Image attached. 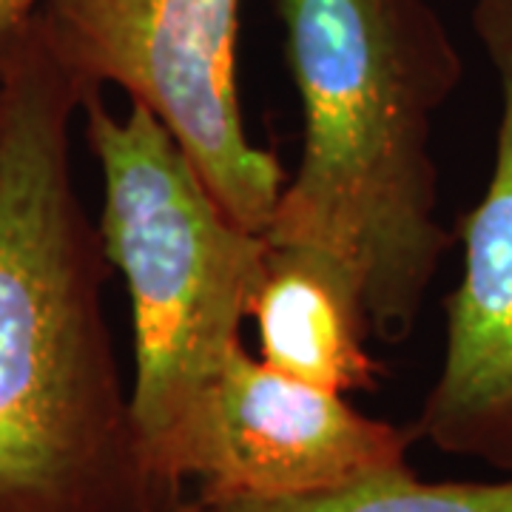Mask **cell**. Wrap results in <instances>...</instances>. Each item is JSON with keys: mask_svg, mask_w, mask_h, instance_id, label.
<instances>
[{"mask_svg": "<svg viewBox=\"0 0 512 512\" xmlns=\"http://www.w3.org/2000/svg\"><path fill=\"white\" fill-rule=\"evenodd\" d=\"M0 512H174L148 470L72 174L86 89L37 18L0 74Z\"/></svg>", "mask_w": 512, "mask_h": 512, "instance_id": "obj_1", "label": "cell"}, {"mask_svg": "<svg viewBox=\"0 0 512 512\" xmlns=\"http://www.w3.org/2000/svg\"><path fill=\"white\" fill-rule=\"evenodd\" d=\"M174 512H512L510 481H421L410 464L311 498H183Z\"/></svg>", "mask_w": 512, "mask_h": 512, "instance_id": "obj_8", "label": "cell"}, {"mask_svg": "<svg viewBox=\"0 0 512 512\" xmlns=\"http://www.w3.org/2000/svg\"><path fill=\"white\" fill-rule=\"evenodd\" d=\"M46 0H0V74L32 37Z\"/></svg>", "mask_w": 512, "mask_h": 512, "instance_id": "obj_9", "label": "cell"}, {"mask_svg": "<svg viewBox=\"0 0 512 512\" xmlns=\"http://www.w3.org/2000/svg\"><path fill=\"white\" fill-rule=\"evenodd\" d=\"M248 316L259 330V359L293 379L345 396L370 390L382 373L367 353L365 291L325 251L268 245Z\"/></svg>", "mask_w": 512, "mask_h": 512, "instance_id": "obj_7", "label": "cell"}, {"mask_svg": "<svg viewBox=\"0 0 512 512\" xmlns=\"http://www.w3.org/2000/svg\"><path fill=\"white\" fill-rule=\"evenodd\" d=\"M80 114L103 174L100 239L134 313L131 416L148 470L183 498V461L234 353L268 239L234 222L168 128L140 103L114 117L100 89Z\"/></svg>", "mask_w": 512, "mask_h": 512, "instance_id": "obj_3", "label": "cell"}, {"mask_svg": "<svg viewBox=\"0 0 512 512\" xmlns=\"http://www.w3.org/2000/svg\"><path fill=\"white\" fill-rule=\"evenodd\" d=\"M40 26L86 86H117L183 148L222 211L265 234L282 165L242 126L239 0H46Z\"/></svg>", "mask_w": 512, "mask_h": 512, "instance_id": "obj_4", "label": "cell"}, {"mask_svg": "<svg viewBox=\"0 0 512 512\" xmlns=\"http://www.w3.org/2000/svg\"><path fill=\"white\" fill-rule=\"evenodd\" d=\"M276 15L305 148L265 239L339 259L373 339L402 342L456 242L439 222L430 134L461 55L430 0H276Z\"/></svg>", "mask_w": 512, "mask_h": 512, "instance_id": "obj_2", "label": "cell"}, {"mask_svg": "<svg viewBox=\"0 0 512 512\" xmlns=\"http://www.w3.org/2000/svg\"><path fill=\"white\" fill-rule=\"evenodd\" d=\"M413 439L239 348L188 441L183 481L197 498H311L407 467Z\"/></svg>", "mask_w": 512, "mask_h": 512, "instance_id": "obj_6", "label": "cell"}, {"mask_svg": "<svg viewBox=\"0 0 512 512\" xmlns=\"http://www.w3.org/2000/svg\"><path fill=\"white\" fill-rule=\"evenodd\" d=\"M470 20L501 92L493 174L458 220L464 274L444 302L447 345L413 436L512 473V0H473Z\"/></svg>", "mask_w": 512, "mask_h": 512, "instance_id": "obj_5", "label": "cell"}, {"mask_svg": "<svg viewBox=\"0 0 512 512\" xmlns=\"http://www.w3.org/2000/svg\"><path fill=\"white\" fill-rule=\"evenodd\" d=\"M0 123H3V89H0Z\"/></svg>", "mask_w": 512, "mask_h": 512, "instance_id": "obj_10", "label": "cell"}]
</instances>
